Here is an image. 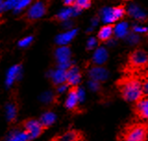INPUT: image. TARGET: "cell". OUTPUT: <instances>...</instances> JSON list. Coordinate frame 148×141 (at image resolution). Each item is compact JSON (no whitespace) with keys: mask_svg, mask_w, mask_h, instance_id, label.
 <instances>
[{"mask_svg":"<svg viewBox=\"0 0 148 141\" xmlns=\"http://www.w3.org/2000/svg\"><path fill=\"white\" fill-rule=\"evenodd\" d=\"M114 33L117 35V37H124L128 33V24L126 22H121L115 27Z\"/></svg>","mask_w":148,"mask_h":141,"instance_id":"obj_23","label":"cell"},{"mask_svg":"<svg viewBox=\"0 0 148 141\" xmlns=\"http://www.w3.org/2000/svg\"><path fill=\"white\" fill-rule=\"evenodd\" d=\"M113 13H114V16L116 18V20H119L123 18V16L125 15L126 13V9H125V7L124 6H118L116 7H113Z\"/></svg>","mask_w":148,"mask_h":141,"instance_id":"obj_26","label":"cell"},{"mask_svg":"<svg viewBox=\"0 0 148 141\" xmlns=\"http://www.w3.org/2000/svg\"><path fill=\"white\" fill-rule=\"evenodd\" d=\"M143 97H148V79L143 82Z\"/></svg>","mask_w":148,"mask_h":141,"instance_id":"obj_31","label":"cell"},{"mask_svg":"<svg viewBox=\"0 0 148 141\" xmlns=\"http://www.w3.org/2000/svg\"><path fill=\"white\" fill-rule=\"evenodd\" d=\"M56 119H57V115H56L54 113L46 112L41 115L39 121L42 124V125L45 127V129L46 130L56 122Z\"/></svg>","mask_w":148,"mask_h":141,"instance_id":"obj_20","label":"cell"},{"mask_svg":"<svg viewBox=\"0 0 148 141\" xmlns=\"http://www.w3.org/2000/svg\"><path fill=\"white\" fill-rule=\"evenodd\" d=\"M71 52L68 46H60L56 49L55 57L58 63V68L67 70L71 66Z\"/></svg>","mask_w":148,"mask_h":141,"instance_id":"obj_6","label":"cell"},{"mask_svg":"<svg viewBox=\"0 0 148 141\" xmlns=\"http://www.w3.org/2000/svg\"><path fill=\"white\" fill-rule=\"evenodd\" d=\"M48 77H50L53 84L57 86V87L63 83H66V70L65 69L58 68L57 70L50 71Z\"/></svg>","mask_w":148,"mask_h":141,"instance_id":"obj_14","label":"cell"},{"mask_svg":"<svg viewBox=\"0 0 148 141\" xmlns=\"http://www.w3.org/2000/svg\"><path fill=\"white\" fill-rule=\"evenodd\" d=\"M102 20L106 23H113V22L117 20L113 13V7L112 8L106 7L102 10Z\"/></svg>","mask_w":148,"mask_h":141,"instance_id":"obj_22","label":"cell"},{"mask_svg":"<svg viewBox=\"0 0 148 141\" xmlns=\"http://www.w3.org/2000/svg\"><path fill=\"white\" fill-rule=\"evenodd\" d=\"M128 67L134 72L148 70V53L143 49H135L128 56Z\"/></svg>","mask_w":148,"mask_h":141,"instance_id":"obj_3","label":"cell"},{"mask_svg":"<svg viewBox=\"0 0 148 141\" xmlns=\"http://www.w3.org/2000/svg\"><path fill=\"white\" fill-rule=\"evenodd\" d=\"M69 87V86L67 83H63V84H61V85L58 86L57 90H58V93H62V92H65V90H67Z\"/></svg>","mask_w":148,"mask_h":141,"instance_id":"obj_32","label":"cell"},{"mask_svg":"<svg viewBox=\"0 0 148 141\" xmlns=\"http://www.w3.org/2000/svg\"><path fill=\"white\" fill-rule=\"evenodd\" d=\"M21 78V66L15 65L12 66L8 70L6 76V86L7 87H11V86Z\"/></svg>","mask_w":148,"mask_h":141,"instance_id":"obj_10","label":"cell"},{"mask_svg":"<svg viewBox=\"0 0 148 141\" xmlns=\"http://www.w3.org/2000/svg\"><path fill=\"white\" fill-rule=\"evenodd\" d=\"M129 14L132 17L135 18L136 20L143 21L146 20V15L145 13L143 12L140 7H138L135 5H132L129 7Z\"/></svg>","mask_w":148,"mask_h":141,"instance_id":"obj_21","label":"cell"},{"mask_svg":"<svg viewBox=\"0 0 148 141\" xmlns=\"http://www.w3.org/2000/svg\"><path fill=\"white\" fill-rule=\"evenodd\" d=\"M83 92L79 88V86H71L69 89L68 96L65 102V107L69 111H71L74 113H81L80 111V102L82 100Z\"/></svg>","mask_w":148,"mask_h":141,"instance_id":"obj_4","label":"cell"},{"mask_svg":"<svg viewBox=\"0 0 148 141\" xmlns=\"http://www.w3.org/2000/svg\"><path fill=\"white\" fill-rule=\"evenodd\" d=\"M81 10L78 9L76 7H68V8H65V9H62L58 12V14L56 16L57 20L59 21H67L69 18L74 16V15H77L79 12Z\"/></svg>","mask_w":148,"mask_h":141,"instance_id":"obj_18","label":"cell"},{"mask_svg":"<svg viewBox=\"0 0 148 141\" xmlns=\"http://www.w3.org/2000/svg\"><path fill=\"white\" fill-rule=\"evenodd\" d=\"M148 125L143 122H131L121 127L117 136L118 141H147Z\"/></svg>","mask_w":148,"mask_h":141,"instance_id":"obj_2","label":"cell"},{"mask_svg":"<svg viewBox=\"0 0 148 141\" xmlns=\"http://www.w3.org/2000/svg\"><path fill=\"white\" fill-rule=\"evenodd\" d=\"M32 0H20L17 7L14 9V12L15 13H20L22 12L23 10H25L26 8H29L30 6L32 5Z\"/></svg>","mask_w":148,"mask_h":141,"instance_id":"obj_24","label":"cell"},{"mask_svg":"<svg viewBox=\"0 0 148 141\" xmlns=\"http://www.w3.org/2000/svg\"><path fill=\"white\" fill-rule=\"evenodd\" d=\"M132 110L135 116L140 120H148V97H143L134 102Z\"/></svg>","mask_w":148,"mask_h":141,"instance_id":"obj_8","label":"cell"},{"mask_svg":"<svg viewBox=\"0 0 148 141\" xmlns=\"http://www.w3.org/2000/svg\"><path fill=\"white\" fill-rule=\"evenodd\" d=\"M40 99H41V101L45 103H51V102H54L55 96L51 92H46L42 94Z\"/></svg>","mask_w":148,"mask_h":141,"instance_id":"obj_27","label":"cell"},{"mask_svg":"<svg viewBox=\"0 0 148 141\" xmlns=\"http://www.w3.org/2000/svg\"><path fill=\"white\" fill-rule=\"evenodd\" d=\"M128 41L129 42H131L132 43H137L138 42V40H139V38H138V36L137 35H135L134 33H131V34H129V36H128Z\"/></svg>","mask_w":148,"mask_h":141,"instance_id":"obj_33","label":"cell"},{"mask_svg":"<svg viewBox=\"0 0 148 141\" xmlns=\"http://www.w3.org/2000/svg\"><path fill=\"white\" fill-rule=\"evenodd\" d=\"M113 33H114V25L108 24L102 27L99 31L97 37L102 42H106V41L110 40V38L112 37Z\"/></svg>","mask_w":148,"mask_h":141,"instance_id":"obj_19","label":"cell"},{"mask_svg":"<svg viewBox=\"0 0 148 141\" xmlns=\"http://www.w3.org/2000/svg\"><path fill=\"white\" fill-rule=\"evenodd\" d=\"M32 140L30 134L23 129L16 130L10 133L6 141H29Z\"/></svg>","mask_w":148,"mask_h":141,"instance_id":"obj_17","label":"cell"},{"mask_svg":"<svg viewBox=\"0 0 148 141\" xmlns=\"http://www.w3.org/2000/svg\"><path fill=\"white\" fill-rule=\"evenodd\" d=\"M6 11V7H5V0H0V15H2V13Z\"/></svg>","mask_w":148,"mask_h":141,"instance_id":"obj_35","label":"cell"},{"mask_svg":"<svg viewBox=\"0 0 148 141\" xmlns=\"http://www.w3.org/2000/svg\"><path fill=\"white\" fill-rule=\"evenodd\" d=\"M108 51L104 47H99L95 50V52L92 56V63L96 66H101L105 64L108 60Z\"/></svg>","mask_w":148,"mask_h":141,"instance_id":"obj_15","label":"cell"},{"mask_svg":"<svg viewBox=\"0 0 148 141\" xmlns=\"http://www.w3.org/2000/svg\"><path fill=\"white\" fill-rule=\"evenodd\" d=\"M63 141H86L85 136L82 131L77 129H71L60 136Z\"/></svg>","mask_w":148,"mask_h":141,"instance_id":"obj_13","label":"cell"},{"mask_svg":"<svg viewBox=\"0 0 148 141\" xmlns=\"http://www.w3.org/2000/svg\"><path fill=\"white\" fill-rule=\"evenodd\" d=\"M86 141H87V140H86Z\"/></svg>","mask_w":148,"mask_h":141,"instance_id":"obj_40","label":"cell"},{"mask_svg":"<svg viewBox=\"0 0 148 141\" xmlns=\"http://www.w3.org/2000/svg\"><path fill=\"white\" fill-rule=\"evenodd\" d=\"M6 112H7V119L9 125H12L16 122L18 112V105L16 100L10 101L6 105Z\"/></svg>","mask_w":148,"mask_h":141,"instance_id":"obj_12","label":"cell"},{"mask_svg":"<svg viewBox=\"0 0 148 141\" xmlns=\"http://www.w3.org/2000/svg\"><path fill=\"white\" fill-rule=\"evenodd\" d=\"M20 127L30 134L32 139H34L36 138H38V136H40L45 130V127L42 125L39 120L32 119V118H31V119H26L23 122H21Z\"/></svg>","mask_w":148,"mask_h":141,"instance_id":"obj_5","label":"cell"},{"mask_svg":"<svg viewBox=\"0 0 148 141\" xmlns=\"http://www.w3.org/2000/svg\"><path fill=\"white\" fill-rule=\"evenodd\" d=\"M20 0H5V7H6V11L8 10H12L14 11V9L17 7Z\"/></svg>","mask_w":148,"mask_h":141,"instance_id":"obj_28","label":"cell"},{"mask_svg":"<svg viewBox=\"0 0 148 141\" xmlns=\"http://www.w3.org/2000/svg\"><path fill=\"white\" fill-rule=\"evenodd\" d=\"M146 124H147V125H148V120H147V122H146Z\"/></svg>","mask_w":148,"mask_h":141,"instance_id":"obj_38","label":"cell"},{"mask_svg":"<svg viewBox=\"0 0 148 141\" xmlns=\"http://www.w3.org/2000/svg\"><path fill=\"white\" fill-rule=\"evenodd\" d=\"M133 31H137V33H145V31H148V29L146 28V27H142V26L135 25V26H133Z\"/></svg>","mask_w":148,"mask_h":141,"instance_id":"obj_34","label":"cell"},{"mask_svg":"<svg viewBox=\"0 0 148 141\" xmlns=\"http://www.w3.org/2000/svg\"><path fill=\"white\" fill-rule=\"evenodd\" d=\"M91 4H92V0H76L75 4H74V7L82 10L90 7Z\"/></svg>","mask_w":148,"mask_h":141,"instance_id":"obj_25","label":"cell"},{"mask_svg":"<svg viewBox=\"0 0 148 141\" xmlns=\"http://www.w3.org/2000/svg\"><path fill=\"white\" fill-rule=\"evenodd\" d=\"M50 141H63V140L61 139V138H60V136H56Z\"/></svg>","mask_w":148,"mask_h":141,"instance_id":"obj_37","label":"cell"},{"mask_svg":"<svg viewBox=\"0 0 148 141\" xmlns=\"http://www.w3.org/2000/svg\"><path fill=\"white\" fill-rule=\"evenodd\" d=\"M89 77L91 80L102 82V81L106 80V79L108 78V71L104 67L96 66L92 67L89 70Z\"/></svg>","mask_w":148,"mask_h":141,"instance_id":"obj_11","label":"cell"},{"mask_svg":"<svg viewBox=\"0 0 148 141\" xmlns=\"http://www.w3.org/2000/svg\"><path fill=\"white\" fill-rule=\"evenodd\" d=\"M82 79V73L79 67L71 66L66 70V83L69 86H76L80 83Z\"/></svg>","mask_w":148,"mask_h":141,"instance_id":"obj_9","label":"cell"},{"mask_svg":"<svg viewBox=\"0 0 148 141\" xmlns=\"http://www.w3.org/2000/svg\"><path fill=\"white\" fill-rule=\"evenodd\" d=\"M96 44H97V41L95 38H90L89 40H88V42H87V49L88 50H92V49H94L95 46H96Z\"/></svg>","mask_w":148,"mask_h":141,"instance_id":"obj_30","label":"cell"},{"mask_svg":"<svg viewBox=\"0 0 148 141\" xmlns=\"http://www.w3.org/2000/svg\"><path fill=\"white\" fill-rule=\"evenodd\" d=\"M116 86L121 97L127 102H136L143 97V82L134 76H127L119 79Z\"/></svg>","mask_w":148,"mask_h":141,"instance_id":"obj_1","label":"cell"},{"mask_svg":"<svg viewBox=\"0 0 148 141\" xmlns=\"http://www.w3.org/2000/svg\"><path fill=\"white\" fill-rule=\"evenodd\" d=\"M47 9L46 3L43 0H38L34 3H32L30 6V7L27 10V18L31 20H36L38 19H41Z\"/></svg>","mask_w":148,"mask_h":141,"instance_id":"obj_7","label":"cell"},{"mask_svg":"<svg viewBox=\"0 0 148 141\" xmlns=\"http://www.w3.org/2000/svg\"><path fill=\"white\" fill-rule=\"evenodd\" d=\"M76 0H64V5H66L68 7H71V6H74L75 4Z\"/></svg>","mask_w":148,"mask_h":141,"instance_id":"obj_36","label":"cell"},{"mask_svg":"<svg viewBox=\"0 0 148 141\" xmlns=\"http://www.w3.org/2000/svg\"><path fill=\"white\" fill-rule=\"evenodd\" d=\"M124 1H130V0H124Z\"/></svg>","mask_w":148,"mask_h":141,"instance_id":"obj_39","label":"cell"},{"mask_svg":"<svg viewBox=\"0 0 148 141\" xmlns=\"http://www.w3.org/2000/svg\"><path fill=\"white\" fill-rule=\"evenodd\" d=\"M77 34V30H72V31H68L66 33H63L61 34H58L56 37V43L58 45H66L69 43H71L72 39L75 37V35Z\"/></svg>","mask_w":148,"mask_h":141,"instance_id":"obj_16","label":"cell"},{"mask_svg":"<svg viewBox=\"0 0 148 141\" xmlns=\"http://www.w3.org/2000/svg\"><path fill=\"white\" fill-rule=\"evenodd\" d=\"M32 40H34V37L32 36H27V37H24L23 39L18 41V46L20 47H27L32 43Z\"/></svg>","mask_w":148,"mask_h":141,"instance_id":"obj_29","label":"cell"}]
</instances>
